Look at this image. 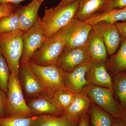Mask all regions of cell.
Here are the masks:
<instances>
[{"mask_svg":"<svg viewBox=\"0 0 126 126\" xmlns=\"http://www.w3.org/2000/svg\"><path fill=\"white\" fill-rule=\"evenodd\" d=\"M106 63L107 70L112 78L121 72L126 71V38H122L116 52Z\"/></svg>","mask_w":126,"mask_h":126,"instance_id":"obj_18","label":"cell"},{"mask_svg":"<svg viewBox=\"0 0 126 126\" xmlns=\"http://www.w3.org/2000/svg\"><path fill=\"white\" fill-rule=\"evenodd\" d=\"M30 63L46 93L50 96L57 90L66 87L64 81V72L58 64L42 66L31 61Z\"/></svg>","mask_w":126,"mask_h":126,"instance_id":"obj_6","label":"cell"},{"mask_svg":"<svg viewBox=\"0 0 126 126\" xmlns=\"http://www.w3.org/2000/svg\"><path fill=\"white\" fill-rule=\"evenodd\" d=\"M19 18L18 10L0 19V34L12 32L19 30Z\"/></svg>","mask_w":126,"mask_h":126,"instance_id":"obj_25","label":"cell"},{"mask_svg":"<svg viewBox=\"0 0 126 126\" xmlns=\"http://www.w3.org/2000/svg\"><path fill=\"white\" fill-rule=\"evenodd\" d=\"M86 46L93 62L106 63L108 54L106 46L101 37L93 29Z\"/></svg>","mask_w":126,"mask_h":126,"instance_id":"obj_16","label":"cell"},{"mask_svg":"<svg viewBox=\"0 0 126 126\" xmlns=\"http://www.w3.org/2000/svg\"><path fill=\"white\" fill-rule=\"evenodd\" d=\"M7 89L8 116H33L25 99L19 78L11 74Z\"/></svg>","mask_w":126,"mask_h":126,"instance_id":"obj_3","label":"cell"},{"mask_svg":"<svg viewBox=\"0 0 126 126\" xmlns=\"http://www.w3.org/2000/svg\"><path fill=\"white\" fill-rule=\"evenodd\" d=\"M75 94L65 87L57 90L51 96L52 101L63 115L72 103Z\"/></svg>","mask_w":126,"mask_h":126,"instance_id":"obj_23","label":"cell"},{"mask_svg":"<svg viewBox=\"0 0 126 126\" xmlns=\"http://www.w3.org/2000/svg\"><path fill=\"white\" fill-rule=\"evenodd\" d=\"M112 78L113 90L123 109L126 107V71L119 73Z\"/></svg>","mask_w":126,"mask_h":126,"instance_id":"obj_24","label":"cell"},{"mask_svg":"<svg viewBox=\"0 0 126 126\" xmlns=\"http://www.w3.org/2000/svg\"><path fill=\"white\" fill-rule=\"evenodd\" d=\"M14 4H0V19L14 12L15 7Z\"/></svg>","mask_w":126,"mask_h":126,"instance_id":"obj_30","label":"cell"},{"mask_svg":"<svg viewBox=\"0 0 126 126\" xmlns=\"http://www.w3.org/2000/svg\"><path fill=\"white\" fill-rule=\"evenodd\" d=\"M93 103L107 112L115 118H119L121 108L116 100L112 90L107 88L89 84L82 90Z\"/></svg>","mask_w":126,"mask_h":126,"instance_id":"obj_7","label":"cell"},{"mask_svg":"<svg viewBox=\"0 0 126 126\" xmlns=\"http://www.w3.org/2000/svg\"><path fill=\"white\" fill-rule=\"evenodd\" d=\"M118 30L122 38H126V21L115 23Z\"/></svg>","mask_w":126,"mask_h":126,"instance_id":"obj_31","label":"cell"},{"mask_svg":"<svg viewBox=\"0 0 126 126\" xmlns=\"http://www.w3.org/2000/svg\"><path fill=\"white\" fill-rule=\"evenodd\" d=\"M119 118L126 126V107L123 109H121V116Z\"/></svg>","mask_w":126,"mask_h":126,"instance_id":"obj_34","label":"cell"},{"mask_svg":"<svg viewBox=\"0 0 126 126\" xmlns=\"http://www.w3.org/2000/svg\"><path fill=\"white\" fill-rule=\"evenodd\" d=\"M26 101L33 116L50 115L59 116L63 115L52 101L51 96L47 94L27 99Z\"/></svg>","mask_w":126,"mask_h":126,"instance_id":"obj_14","label":"cell"},{"mask_svg":"<svg viewBox=\"0 0 126 126\" xmlns=\"http://www.w3.org/2000/svg\"><path fill=\"white\" fill-rule=\"evenodd\" d=\"M78 3L75 0L70 4L46 9L41 22L46 38L53 36L74 19Z\"/></svg>","mask_w":126,"mask_h":126,"instance_id":"obj_1","label":"cell"},{"mask_svg":"<svg viewBox=\"0 0 126 126\" xmlns=\"http://www.w3.org/2000/svg\"><path fill=\"white\" fill-rule=\"evenodd\" d=\"M92 26L84 21L74 19L58 32L65 43L64 50L86 46Z\"/></svg>","mask_w":126,"mask_h":126,"instance_id":"obj_4","label":"cell"},{"mask_svg":"<svg viewBox=\"0 0 126 126\" xmlns=\"http://www.w3.org/2000/svg\"><path fill=\"white\" fill-rule=\"evenodd\" d=\"M125 7H126V0H106L100 13H104L115 9H122Z\"/></svg>","mask_w":126,"mask_h":126,"instance_id":"obj_28","label":"cell"},{"mask_svg":"<svg viewBox=\"0 0 126 126\" xmlns=\"http://www.w3.org/2000/svg\"><path fill=\"white\" fill-rule=\"evenodd\" d=\"M8 116L7 94L0 88V117Z\"/></svg>","mask_w":126,"mask_h":126,"instance_id":"obj_29","label":"cell"},{"mask_svg":"<svg viewBox=\"0 0 126 126\" xmlns=\"http://www.w3.org/2000/svg\"><path fill=\"white\" fill-rule=\"evenodd\" d=\"M80 118H73L64 115L57 116L50 115L36 116L33 126H77Z\"/></svg>","mask_w":126,"mask_h":126,"instance_id":"obj_19","label":"cell"},{"mask_svg":"<svg viewBox=\"0 0 126 126\" xmlns=\"http://www.w3.org/2000/svg\"><path fill=\"white\" fill-rule=\"evenodd\" d=\"M78 10L75 18L85 21L100 14L106 0H77Z\"/></svg>","mask_w":126,"mask_h":126,"instance_id":"obj_17","label":"cell"},{"mask_svg":"<svg viewBox=\"0 0 126 126\" xmlns=\"http://www.w3.org/2000/svg\"><path fill=\"white\" fill-rule=\"evenodd\" d=\"M43 0V2H44V1L46 0Z\"/></svg>","mask_w":126,"mask_h":126,"instance_id":"obj_37","label":"cell"},{"mask_svg":"<svg viewBox=\"0 0 126 126\" xmlns=\"http://www.w3.org/2000/svg\"><path fill=\"white\" fill-rule=\"evenodd\" d=\"M46 38L41 19L39 16L35 24L23 34V51L20 62L30 61L33 55L43 45Z\"/></svg>","mask_w":126,"mask_h":126,"instance_id":"obj_8","label":"cell"},{"mask_svg":"<svg viewBox=\"0 0 126 126\" xmlns=\"http://www.w3.org/2000/svg\"><path fill=\"white\" fill-rule=\"evenodd\" d=\"M65 47L64 41L57 33L46 38L43 45L33 55L30 61L42 66L57 64Z\"/></svg>","mask_w":126,"mask_h":126,"instance_id":"obj_5","label":"cell"},{"mask_svg":"<svg viewBox=\"0 0 126 126\" xmlns=\"http://www.w3.org/2000/svg\"><path fill=\"white\" fill-rule=\"evenodd\" d=\"M92 59L69 73H64V81L66 87L75 93L82 92L89 84L86 78V72L93 63Z\"/></svg>","mask_w":126,"mask_h":126,"instance_id":"obj_13","label":"cell"},{"mask_svg":"<svg viewBox=\"0 0 126 126\" xmlns=\"http://www.w3.org/2000/svg\"><path fill=\"white\" fill-rule=\"evenodd\" d=\"M121 21H126V7L100 13L84 22L92 26L101 22L115 23Z\"/></svg>","mask_w":126,"mask_h":126,"instance_id":"obj_22","label":"cell"},{"mask_svg":"<svg viewBox=\"0 0 126 126\" xmlns=\"http://www.w3.org/2000/svg\"><path fill=\"white\" fill-rule=\"evenodd\" d=\"M91 59L87 46L64 50L57 64L64 73H69Z\"/></svg>","mask_w":126,"mask_h":126,"instance_id":"obj_10","label":"cell"},{"mask_svg":"<svg viewBox=\"0 0 126 126\" xmlns=\"http://www.w3.org/2000/svg\"><path fill=\"white\" fill-rule=\"evenodd\" d=\"M25 0H0V4H16ZM43 2L42 0H39Z\"/></svg>","mask_w":126,"mask_h":126,"instance_id":"obj_33","label":"cell"},{"mask_svg":"<svg viewBox=\"0 0 126 126\" xmlns=\"http://www.w3.org/2000/svg\"><path fill=\"white\" fill-rule=\"evenodd\" d=\"M77 126H90V117L88 113L81 116Z\"/></svg>","mask_w":126,"mask_h":126,"instance_id":"obj_32","label":"cell"},{"mask_svg":"<svg viewBox=\"0 0 126 126\" xmlns=\"http://www.w3.org/2000/svg\"><path fill=\"white\" fill-rule=\"evenodd\" d=\"M92 103L89 97L83 92L77 93L72 103L63 115L73 118H80L88 113Z\"/></svg>","mask_w":126,"mask_h":126,"instance_id":"obj_20","label":"cell"},{"mask_svg":"<svg viewBox=\"0 0 126 126\" xmlns=\"http://www.w3.org/2000/svg\"><path fill=\"white\" fill-rule=\"evenodd\" d=\"M75 0H61L58 5L61 6H63L66 5L70 4L71 2H73Z\"/></svg>","mask_w":126,"mask_h":126,"instance_id":"obj_36","label":"cell"},{"mask_svg":"<svg viewBox=\"0 0 126 126\" xmlns=\"http://www.w3.org/2000/svg\"><path fill=\"white\" fill-rule=\"evenodd\" d=\"M93 29L101 37L108 55L115 53L121 44L122 37L115 23L101 22L92 26Z\"/></svg>","mask_w":126,"mask_h":126,"instance_id":"obj_11","label":"cell"},{"mask_svg":"<svg viewBox=\"0 0 126 126\" xmlns=\"http://www.w3.org/2000/svg\"><path fill=\"white\" fill-rule=\"evenodd\" d=\"M10 74L9 65L4 57L0 52V88L6 93Z\"/></svg>","mask_w":126,"mask_h":126,"instance_id":"obj_27","label":"cell"},{"mask_svg":"<svg viewBox=\"0 0 126 126\" xmlns=\"http://www.w3.org/2000/svg\"><path fill=\"white\" fill-rule=\"evenodd\" d=\"M42 3L39 0H32L28 4L18 9L19 30L25 32L35 24L39 17L38 14Z\"/></svg>","mask_w":126,"mask_h":126,"instance_id":"obj_15","label":"cell"},{"mask_svg":"<svg viewBox=\"0 0 126 126\" xmlns=\"http://www.w3.org/2000/svg\"><path fill=\"white\" fill-rule=\"evenodd\" d=\"M88 113L90 117L91 126H111L115 118L93 102Z\"/></svg>","mask_w":126,"mask_h":126,"instance_id":"obj_21","label":"cell"},{"mask_svg":"<svg viewBox=\"0 0 126 126\" xmlns=\"http://www.w3.org/2000/svg\"><path fill=\"white\" fill-rule=\"evenodd\" d=\"M106 63L93 62L86 72V79L89 84L113 90L112 78L107 70Z\"/></svg>","mask_w":126,"mask_h":126,"instance_id":"obj_12","label":"cell"},{"mask_svg":"<svg viewBox=\"0 0 126 126\" xmlns=\"http://www.w3.org/2000/svg\"><path fill=\"white\" fill-rule=\"evenodd\" d=\"M24 32L15 31L0 34V52L9 65L11 74L19 78L20 61L23 51Z\"/></svg>","mask_w":126,"mask_h":126,"instance_id":"obj_2","label":"cell"},{"mask_svg":"<svg viewBox=\"0 0 126 126\" xmlns=\"http://www.w3.org/2000/svg\"><path fill=\"white\" fill-rule=\"evenodd\" d=\"M19 74L23 92L27 99L47 94L31 68L30 61H20Z\"/></svg>","mask_w":126,"mask_h":126,"instance_id":"obj_9","label":"cell"},{"mask_svg":"<svg viewBox=\"0 0 126 126\" xmlns=\"http://www.w3.org/2000/svg\"><path fill=\"white\" fill-rule=\"evenodd\" d=\"M111 126H125L119 118H115Z\"/></svg>","mask_w":126,"mask_h":126,"instance_id":"obj_35","label":"cell"},{"mask_svg":"<svg viewBox=\"0 0 126 126\" xmlns=\"http://www.w3.org/2000/svg\"><path fill=\"white\" fill-rule=\"evenodd\" d=\"M36 116L31 117L8 116L0 117V126H33Z\"/></svg>","mask_w":126,"mask_h":126,"instance_id":"obj_26","label":"cell"}]
</instances>
